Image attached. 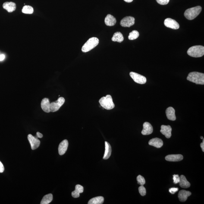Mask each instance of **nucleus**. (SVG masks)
I'll use <instances>...</instances> for the list:
<instances>
[{
  "mask_svg": "<svg viewBox=\"0 0 204 204\" xmlns=\"http://www.w3.org/2000/svg\"><path fill=\"white\" fill-rule=\"evenodd\" d=\"M187 80L196 84H204V74L198 72H192L189 73Z\"/></svg>",
  "mask_w": 204,
  "mask_h": 204,
  "instance_id": "obj_1",
  "label": "nucleus"
},
{
  "mask_svg": "<svg viewBox=\"0 0 204 204\" xmlns=\"http://www.w3.org/2000/svg\"><path fill=\"white\" fill-rule=\"evenodd\" d=\"M188 55L194 58H199L204 55V47L202 45H196L191 47L187 51Z\"/></svg>",
  "mask_w": 204,
  "mask_h": 204,
  "instance_id": "obj_2",
  "label": "nucleus"
},
{
  "mask_svg": "<svg viewBox=\"0 0 204 204\" xmlns=\"http://www.w3.org/2000/svg\"><path fill=\"white\" fill-rule=\"evenodd\" d=\"M202 10V7L199 6L189 8L185 11L184 15L187 20H193L200 14Z\"/></svg>",
  "mask_w": 204,
  "mask_h": 204,
  "instance_id": "obj_3",
  "label": "nucleus"
},
{
  "mask_svg": "<svg viewBox=\"0 0 204 204\" xmlns=\"http://www.w3.org/2000/svg\"><path fill=\"white\" fill-rule=\"evenodd\" d=\"M99 102L101 106L105 109H112L115 106L112 98L110 95H107L105 96L102 97L99 99Z\"/></svg>",
  "mask_w": 204,
  "mask_h": 204,
  "instance_id": "obj_4",
  "label": "nucleus"
},
{
  "mask_svg": "<svg viewBox=\"0 0 204 204\" xmlns=\"http://www.w3.org/2000/svg\"><path fill=\"white\" fill-rule=\"evenodd\" d=\"M99 43L98 38L96 37L90 38L82 47V52L84 53L89 52L97 46Z\"/></svg>",
  "mask_w": 204,
  "mask_h": 204,
  "instance_id": "obj_5",
  "label": "nucleus"
},
{
  "mask_svg": "<svg viewBox=\"0 0 204 204\" xmlns=\"http://www.w3.org/2000/svg\"><path fill=\"white\" fill-rule=\"evenodd\" d=\"M65 99L63 97H60L55 102L50 104V109L51 112H55L59 110L65 102Z\"/></svg>",
  "mask_w": 204,
  "mask_h": 204,
  "instance_id": "obj_6",
  "label": "nucleus"
},
{
  "mask_svg": "<svg viewBox=\"0 0 204 204\" xmlns=\"http://www.w3.org/2000/svg\"><path fill=\"white\" fill-rule=\"evenodd\" d=\"M130 75L135 83L139 84H143L146 83V78L145 76L137 73L131 72Z\"/></svg>",
  "mask_w": 204,
  "mask_h": 204,
  "instance_id": "obj_7",
  "label": "nucleus"
},
{
  "mask_svg": "<svg viewBox=\"0 0 204 204\" xmlns=\"http://www.w3.org/2000/svg\"><path fill=\"white\" fill-rule=\"evenodd\" d=\"M164 24L166 27L175 30L178 29L180 27L179 24L176 20L170 18L166 19L164 21Z\"/></svg>",
  "mask_w": 204,
  "mask_h": 204,
  "instance_id": "obj_8",
  "label": "nucleus"
},
{
  "mask_svg": "<svg viewBox=\"0 0 204 204\" xmlns=\"http://www.w3.org/2000/svg\"><path fill=\"white\" fill-rule=\"evenodd\" d=\"M135 19L132 17H124L120 22V25L123 27H129L135 24Z\"/></svg>",
  "mask_w": 204,
  "mask_h": 204,
  "instance_id": "obj_9",
  "label": "nucleus"
},
{
  "mask_svg": "<svg viewBox=\"0 0 204 204\" xmlns=\"http://www.w3.org/2000/svg\"><path fill=\"white\" fill-rule=\"evenodd\" d=\"M28 139L30 142L32 150L37 149L40 145V141L37 138L35 137L31 134H29L28 136Z\"/></svg>",
  "mask_w": 204,
  "mask_h": 204,
  "instance_id": "obj_10",
  "label": "nucleus"
},
{
  "mask_svg": "<svg viewBox=\"0 0 204 204\" xmlns=\"http://www.w3.org/2000/svg\"><path fill=\"white\" fill-rule=\"evenodd\" d=\"M143 129L142 132V135H149L152 133L153 132V128L150 123L146 122L143 125Z\"/></svg>",
  "mask_w": 204,
  "mask_h": 204,
  "instance_id": "obj_11",
  "label": "nucleus"
},
{
  "mask_svg": "<svg viewBox=\"0 0 204 204\" xmlns=\"http://www.w3.org/2000/svg\"><path fill=\"white\" fill-rule=\"evenodd\" d=\"M69 146L68 141L67 139L63 140L60 143L58 147V152L59 154L62 155L66 152Z\"/></svg>",
  "mask_w": 204,
  "mask_h": 204,
  "instance_id": "obj_12",
  "label": "nucleus"
},
{
  "mask_svg": "<svg viewBox=\"0 0 204 204\" xmlns=\"http://www.w3.org/2000/svg\"><path fill=\"white\" fill-rule=\"evenodd\" d=\"M161 128L160 132L162 134L164 135L167 139L171 138L172 130L171 126L162 125L161 126Z\"/></svg>",
  "mask_w": 204,
  "mask_h": 204,
  "instance_id": "obj_13",
  "label": "nucleus"
},
{
  "mask_svg": "<svg viewBox=\"0 0 204 204\" xmlns=\"http://www.w3.org/2000/svg\"><path fill=\"white\" fill-rule=\"evenodd\" d=\"M149 144L155 148H160L162 147L163 145V142L162 139L159 138H155L151 139L149 142Z\"/></svg>",
  "mask_w": 204,
  "mask_h": 204,
  "instance_id": "obj_14",
  "label": "nucleus"
},
{
  "mask_svg": "<svg viewBox=\"0 0 204 204\" xmlns=\"http://www.w3.org/2000/svg\"><path fill=\"white\" fill-rule=\"evenodd\" d=\"M191 195V193L189 191L182 190L179 192L178 198L180 202H184L187 200L188 197Z\"/></svg>",
  "mask_w": 204,
  "mask_h": 204,
  "instance_id": "obj_15",
  "label": "nucleus"
},
{
  "mask_svg": "<svg viewBox=\"0 0 204 204\" xmlns=\"http://www.w3.org/2000/svg\"><path fill=\"white\" fill-rule=\"evenodd\" d=\"M167 118L171 121H175L176 117L175 114V110L172 107H170L167 108L166 111Z\"/></svg>",
  "mask_w": 204,
  "mask_h": 204,
  "instance_id": "obj_16",
  "label": "nucleus"
},
{
  "mask_svg": "<svg viewBox=\"0 0 204 204\" xmlns=\"http://www.w3.org/2000/svg\"><path fill=\"white\" fill-rule=\"evenodd\" d=\"M3 7L9 13H11L15 11L17 8L15 3L13 2H5L3 5Z\"/></svg>",
  "mask_w": 204,
  "mask_h": 204,
  "instance_id": "obj_17",
  "label": "nucleus"
},
{
  "mask_svg": "<svg viewBox=\"0 0 204 204\" xmlns=\"http://www.w3.org/2000/svg\"><path fill=\"white\" fill-rule=\"evenodd\" d=\"M183 158V155L181 154L169 155H167L165 157L166 161L173 162L181 161Z\"/></svg>",
  "mask_w": 204,
  "mask_h": 204,
  "instance_id": "obj_18",
  "label": "nucleus"
},
{
  "mask_svg": "<svg viewBox=\"0 0 204 204\" xmlns=\"http://www.w3.org/2000/svg\"><path fill=\"white\" fill-rule=\"evenodd\" d=\"M117 20L114 16L111 14H108L105 19V24L107 26H114L116 23Z\"/></svg>",
  "mask_w": 204,
  "mask_h": 204,
  "instance_id": "obj_19",
  "label": "nucleus"
},
{
  "mask_svg": "<svg viewBox=\"0 0 204 204\" xmlns=\"http://www.w3.org/2000/svg\"><path fill=\"white\" fill-rule=\"evenodd\" d=\"M50 102L48 98H45L42 100L41 106L42 109L45 112L49 113L50 111Z\"/></svg>",
  "mask_w": 204,
  "mask_h": 204,
  "instance_id": "obj_20",
  "label": "nucleus"
},
{
  "mask_svg": "<svg viewBox=\"0 0 204 204\" xmlns=\"http://www.w3.org/2000/svg\"><path fill=\"white\" fill-rule=\"evenodd\" d=\"M180 181L179 182V185L183 188H187L190 187V184L186 179L184 175H181L180 177Z\"/></svg>",
  "mask_w": 204,
  "mask_h": 204,
  "instance_id": "obj_21",
  "label": "nucleus"
},
{
  "mask_svg": "<svg viewBox=\"0 0 204 204\" xmlns=\"http://www.w3.org/2000/svg\"><path fill=\"white\" fill-rule=\"evenodd\" d=\"M105 151L103 157V159L107 160L111 156V145L108 142H105Z\"/></svg>",
  "mask_w": 204,
  "mask_h": 204,
  "instance_id": "obj_22",
  "label": "nucleus"
},
{
  "mask_svg": "<svg viewBox=\"0 0 204 204\" xmlns=\"http://www.w3.org/2000/svg\"><path fill=\"white\" fill-rule=\"evenodd\" d=\"M111 40L113 41L117 42L120 43L124 40V37L121 32H117L113 35Z\"/></svg>",
  "mask_w": 204,
  "mask_h": 204,
  "instance_id": "obj_23",
  "label": "nucleus"
},
{
  "mask_svg": "<svg viewBox=\"0 0 204 204\" xmlns=\"http://www.w3.org/2000/svg\"><path fill=\"white\" fill-rule=\"evenodd\" d=\"M104 198L103 196H99L92 198L88 202V204H102L103 203Z\"/></svg>",
  "mask_w": 204,
  "mask_h": 204,
  "instance_id": "obj_24",
  "label": "nucleus"
},
{
  "mask_svg": "<svg viewBox=\"0 0 204 204\" xmlns=\"http://www.w3.org/2000/svg\"><path fill=\"white\" fill-rule=\"evenodd\" d=\"M53 196L51 193H49L44 196L41 202V204H48L52 202Z\"/></svg>",
  "mask_w": 204,
  "mask_h": 204,
  "instance_id": "obj_25",
  "label": "nucleus"
},
{
  "mask_svg": "<svg viewBox=\"0 0 204 204\" xmlns=\"http://www.w3.org/2000/svg\"><path fill=\"white\" fill-rule=\"evenodd\" d=\"M22 11L23 14H31L33 13L34 9L33 7L30 6L25 5L23 7Z\"/></svg>",
  "mask_w": 204,
  "mask_h": 204,
  "instance_id": "obj_26",
  "label": "nucleus"
},
{
  "mask_svg": "<svg viewBox=\"0 0 204 204\" xmlns=\"http://www.w3.org/2000/svg\"><path fill=\"white\" fill-rule=\"evenodd\" d=\"M139 36V32L137 31L133 30L129 33L128 38L130 40H133L137 39Z\"/></svg>",
  "mask_w": 204,
  "mask_h": 204,
  "instance_id": "obj_27",
  "label": "nucleus"
},
{
  "mask_svg": "<svg viewBox=\"0 0 204 204\" xmlns=\"http://www.w3.org/2000/svg\"><path fill=\"white\" fill-rule=\"evenodd\" d=\"M136 179H137L138 184L140 185L141 186L144 185L146 183V181L142 175H138Z\"/></svg>",
  "mask_w": 204,
  "mask_h": 204,
  "instance_id": "obj_28",
  "label": "nucleus"
},
{
  "mask_svg": "<svg viewBox=\"0 0 204 204\" xmlns=\"http://www.w3.org/2000/svg\"><path fill=\"white\" fill-rule=\"evenodd\" d=\"M139 193L142 196H144L146 195V189L144 186H141L139 188Z\"/></svg>",
  "mask_w": 204,
  "mask_h": 204,
  "instance_id": "obj_29",
  "label": "nucleus"
},
{
  "mask_svg": "<svg viewBox=\"0 0 204 204\" xmlns=\"http://www.w3.org/2000/svg\"><path fill=\"white\" fill-rule=\"evenodd\" d=\"M75 190L79 193H83L84 191V187L83 186L80 184H77L75 186Z\"/></svg>",
  "mask_w": 204,
  "mask_h": 204,
  "instance_id": "obj_30",
  "label": "nucleus"
},
{
  "mask_svg": "<svg viewBox=\"0 0 204 204\" xmlns=\"http://www.w3.org/2000/svg\"><path fill=\"white\" fill-rule=\"evenodd\" d=\"M173 180L174 184H177L180 181V177L178 175L174 174L173 175Z\"/></svg>",
  "mask_w": 204,
  "mask_h": 204,
  "instance_id": "obj_31",
  "label": "nucleus"
},
{
  "mask_svg": "<svg viewBox=\"0 0 204 204\" xmlns=\"http://www.w3.org/2000/svg\"><path fill=\"white\" fill-rule=\"evenodd\" d=\"M158 4L161 5H167L169 2V0H156Z\"/></svg>",
  "mask_w": 204,
  "mask_h": 204,
  "instance_id": "obj_32",
  "label": "nucleus"
},
{
  "mask_svg": "<svg viewBox=\"0 0 204 204\" xmlns=\"http://www.w3.org/2000/svg\"><path fill=\"white\" fill-rule=\"evenodd\" d=\"M178 190V188L172 187L169 189V192L172 194H174Z\"/></svg>",
  "mask_w": 204,
  "mask_h": 204,
  "instance_id": "obj_33",
  "label": "nucleus"
},
{
  "mask_svg": "<svg viewBox=\"0 0 204 204\" xmlns=\"http://www.w3.org/2000/svg\"><path fill=\"white\" fill-rule=\"evenodd\" d=\"M72 195L73 198H78L80 196V193H79L78 192L76 191L75 190L72 192Z\"/></svg>",
  "mask_w": 204,
  "mask_h": 204,
  "instance_id": "obj_34",
  "label": "nucleus"
},
{
  "mask_svg": "<svg viewBox=\"0 0 204 204\" xmlns=\"http://www.w3.org/2000/svg\"><path fill=\"white\" fill-rule=\"evenodd\" d=\"M4 171V167L3 164L0 161V173L3 172Z\"/></svg>",
  "mask_w": 204,
  "mask_h": 204,
  "instance_id": "obj_35",
  "label": "nucleus"
},
{
  "mask_svg": "<svg viewBox=\"0 0 204 204\" xmlns=\"http://www.w3.org/2000/svg\"><path fill=\"white\" fill-rule=\"evenodd\" d=\"M36 138H42L43 137V135L42 133L39 132H37L36 133Z\"/></svg>",
  "mask_w": 204,
  "mask_h": 204,
  "instance_id": "obj_36",
  "label": "nucleus"
},
{
  "mask_svg": "<svg viewBox=\"0 0 204 204\" xmlns=\"http://www.w3.org/2000/svg\"><path fill=\"white\" fill-rule=\"evenodd\" d=\"M200 147L202 148V152H204V139H203V140H202V143L200 144Z\"/></svg>",
  "mask_w": 204,
  "mask_h": 204,
  "instance_id": "obj_37",
  "label": "nucleus"
},
{
  "mask_svg": "<svg viewBox=\"0 0 204 204\" xmlns=\"http://www.w3.org/2000/svg\"><path fill=\"white\" fill-rule=\"evenodd\" d=\"M5 58V55L2 54V55H0V61H2Z\"/></svg>",
  "mask_w": 204,
  "mask_h": 204,
  "instance_id": "obj_38",
  "label": "nucleus"
},
{
  "mask_svg": "<svg viewBox=\"0 0 204 204\" xmlns=\"http://www.w3.org/2000/svg\"><path fill=\"white\" fill-rule=\"evenodd\" d=\"M124 1L126 2L130 3L132 2L133 0H124Z\"/></svg>",
  "mask_w": 204,
  "mask_h": 204,
  "instance_id": "obj_39",
  "label": "nucleus"
},
{
  "mask_svg": "<svg viewBox=\"0 0 204 204\" xmlns=\"http://www.w3.org/2000/svg\"><path fill=\"white\" fill-rule=\"evenodd\" d=\"M201 139H203V137H202V136H201Z\"/></svg>",
  "mask_w": 204,
  "mask_h": 204,
  "instance_id": "obj_40",
  "label": "nucleus"
}]
</instances>
